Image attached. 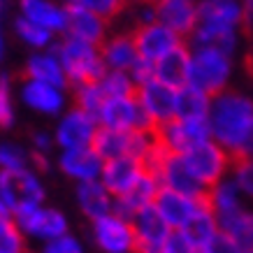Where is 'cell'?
I'll return each instance as SVG.
<instances>
[{
  "mask_svg": "<svg viewBox=\"0 0 253 253\" xmlns=\"http://www.w3.org/2000/svg\"><path fill=\"white\" fill-rule=\"evenodd\" d=\"M2 54H5V38H2V31H0V61H2Z\"/></svg>",
  "mask_w": 253,
  "mask_h": 253,
  "instance_id": "obj_47",
  "label": "cell"
},
{
  "mask_svg": "<svg viewBox=\"0 0 253 253\" xmlns=\"http://www.w3.org/2000/svg\"><path fill=\"white\" fill-rule=\"evenodd\" d=\"M26 253H31V251H26Z\"/></svg>",
  "mask_w": 253,
  "mask_h": 253,
  "instance_id": "obj_52",
  "label": "cell"
},
{
  "mask_svg": "<svg viewBox=\"0 0 253 253\" xmlns=\"http://www.w3.org/2000/svg\"><path fill=\"white\" fill-rule=\"evenodd\" d=\"M75 200H77L79 211L88 218V221H98L102 216L114 214V202L116 198L109 193V188L102 181H84L77 184L75 188Z\"/></svg>",
  "mask_w": 253,
  "mask_h": 253,
  "instance_id": "obj_22",
  "label": "cell"
},
{
  "mask_svg": "<svg viewBox=\"0 0 253 253\" xmlns=\"http://www.w3.org/2000/svg\"><path fill=\"white\" fill-rule=\"evenodd\" d=\"M100 54H102V63H105L107 70H123V72H130V70L135 68V63L139 61L137 42H135L132 31L109 35V38L100 44Z\"/></svg>",
  "mask_w": 253,
  "mask_h": 253,
  "instance_id": "obj_24",
  "label": "cell"
},
{
  "mask_svg": "<svg viewBox=\"0 0 253 253\" xmlns=\"http://www.w3.org/2000/svg\"><path fill=\"white\" fill-rule=\"evenodd\" d=\"M65 35L100 46L109 38V21L84 7L68 5V33Z\"/></svg>",
  "mask_w": 253,
  "mask_h": 253,
  "instance_id": "obj_23",
  "label": "cell"
},
{
  "mask_svg": "<svg viewBox=\"0 0 253 253\" xmlns=\"http://www.w3.org/2000/svg\"><path fill=\"white\" fill-rule=\"evenodd\" d=\"M132 5H135V9H132V31L158 21L156 2H132Z\"/></svg>",
  "mask_w": 253,
  "mask_h": 253,
  "instance_id": "obj_43",
  "label": "cell"
},
{
  "mask_svg": "<svg viewBox=\"0 0 253 253\" xmlns=\"http://www.w3.org/2000/svg\"><path fill=\"white\" fill-rule=\"evenodd\" d=\"M40 253H86V249L82 244V239L75 237L72 232H68V235H63V237L54 239V242L42 244Z\"/></svg>",
  "mask_w": 253,
  "mask_h": 253,
  "instance_id": "obj_41",
  "label": "cell"
},
{
  "mask_svg": "<svg viewBox=\"0 0 253 253\" xmlns=\"http://www.w3.org/2000/svg\"><path fill=\"white\" fill-rule=\"evenodd\" d=\"M14 221L19 223V228L26 235V239H35L40 244L54 242V239L70 232L68 216L63 214L61 209L46 207V205L19 209L14 214Z\"/></svg>",
  "mask_w": 253,
  "mask_h": 253,
  "instance_id": "obj_6",
  "label": "cell"
},
{
  "mask_svg": "<svg viewBox=\"0 0 253 253\" xmlns=\"http://www.w3.org/2000/svg\"><path fill=\"white\" fill-rule=\"evenodd\" d=\"M46 191L40 172L26 168L21 172H0V205L14 216L19 209L44 205Z\"/></svg>",
  "mask_w": 253,
  "mask_h": 253,
  "instance_id": "obj_5",
  "label": "cell"
},
{
  "mask_svg": "<svg viewBox=\"0 0 253 253\" xmlns=\"http://www.w3.org/2000/svg\"><path fill=\"white\" fill-rule=\"evenodd\" d=\"M100 130L98 119L79 107H68L58 116L54 128V142L61 151H75V149H88Z\"/></svg>",
  "mask_w": 253,
  "mask_h": 253,
  "instance_id": "obj_7",
  "label": "cell"
},
{
  "mask_svg": "<svg viewBox=\"0 0 253 253\" xmlns=\"http://www.w3.org/2000/svg\"><path fill=\"white\" fill-rule=\"evenodd\" d=\"M242 28H246L242 0H200L198 26L188 42L191 46H211L235 56L239 49Z\"/></svg>",
  "mask_w": 253,
  "mask_h": 253,
  "instance_id": "obj_2",
  "label": "cell"
},
{
  "mask_svg": "<svg viewBox=\"0 0 253 253\" xmlns=\"http://www.w3.org/2000/svg\"><path fill=\"white\" fill-rule=\"evenodd\" d=\"M198 2L200 0H156L158 21L179 33L181 38H191L198 26Z\"/></svg>",
  "mask_w": 253,
  "mask_h": 253,
  "instance_id": "obj_20",
  "label": "cell"
},
{
  "mask_svg": "<svg viewBox=\"0 0 253 253\" xmlns=\"http://www.w3.org/2000/svg\"><path fill=\"white\" fill-rule=\"evenodd\" d=\"M91 237L102 253H135L137 237L132 221L119 214H107L91 223Z\"/></svg>",
  "mask_w": 253,
  "mask_h": 253,
  "instance_id": "obj_10",
  "label": "cell"
},
{
  "mask_svg": "<svg viewBox=\"0 0 253 253\" xmlns=\"http://www.w3.org/2000/svg\"><path fill=\"white\" fill-rule=\"evenodd\" d=\"M211 95L198 91L193 86L179 88V105H176V119H198L207 121L211 112Z\"/></svg>",
  "mask_w": 253,
  "mask_h": 253,
  "instance_id": "obj_30",
  "label": "cell"
},
{
  "mask_svg": "<svg viewBox=\"0 0 253 253\" xmlns=\"http://www.w3.org/2000/svg\"><path fill=\"white\" fill-rule=\"evenodd\" d=\"M7 7H9V0H0V19L7 14Z\"/></svg>",
  "mask_w": 253,
  "mask_h": 253,
  "instance_id": "obj_46",
  "label": "cell"
},
{
  "mask_svg": "<svg viewBox=\"0 0 253 253\" xmlns=\"http://www.w3.org/2000/svg\"><path fill=\"white\" fill-rule=\"evenodd\" d=\"M102 168H105V161L100 158L93 146L75 149V151H61L58 154V169L68 179H72L75 184L98 181L102 176Z\"/></svg>",
  "mask_w": 253,
  "mask_h": 253,
  "instance_id": "obj_17",
  "label": "cell"
},
{
  "mask_svg": "<svg viewBox=\"0 0 253 253\" xmlns=\"http://www.w3.org/2000/svg\"><path fill=\"white\" fill-rule=\"evenodd\" d=\"M202 253H251V251H246L244 246L235 242L230 235L218 232L207 246H202Z\"/></svg>",
  "mask_w": 253,
  "mask_h": 253,
  "instance_id": "obj_42",
  "label": "cell"
},
{
  "mask_svg": "<svg viewBox=\"0 0 253 253\" xmlns=\"http://www.w3.org/2000/svg\"><path fill=\"white\" fill-rule=\"evenodd\" d=\"M144 172H146V168L139 158L121 156V158H114V161H105L100 181L107 186L114 198H121L123 193H128L132 186L137 184Z\"/></svg>",
  "mask_w": 253,
  "mask_h": 253,
  "instance_id": "obj_18",
  "label": "cell"
},
{
  "mask_svg": "<svg viewBox=\"0 0 253 253\" xmlns=\"http://www.w3.org/2000/svg\"><path fill=\"white\" fill-rule=\"evenodd\" d=\"M251 253H253V239H251Z\"/></svg>",
  "mask_w": 253,
  "mask_h": 253,
  "instance_id": "obj_51",
  "label": "cell"
},
{
  "mask_svg": "<svg viewBox=\"0 0 253 253\" xmlns=\"http://www.w3.org/2000/svg\"><path fill=\"white\" fill-rule=\"evenodd\" d=\"M184 232L200 246V249H202V246H207L209 242L221 232V228H218V218H216V214L211 211V207H209L207 202L198 209V214L193 216L191 221L186 223Z\"/></svg>",
  "mask_w": 253,
  "mask_h": 253,
  "instance_id": "obj_31",
  "label": "cell"
},
{
  "mask_svg": "<svg viewBox=\"0 0 253 253\" xmlns=\"http://www.w3.org/2000/svg\"><path fill=\"white\" fill-rule=\"evenodd\" d=\"M31 146H33V154L49 156V151H51V149L56 146L54 135H49V132H44V130H38L31 137Z\"/></svg>",
  "mask_w": 253,
  "mask_h": 253,
  "instance_id": "obj_44",
  "label": "cell"
},
{
  "mask_svg": "<svg viewBox=\"0 0 253 253\" xmlns=\"http://www.w3.org/2000/svg\"><path fill=\"white\" fill-rule=\"evenodd\" d=\"M105 100H107V95L102 91L100 82H88V84L75 86V107L84 109V112L93 114L95 119H98L100 109L105 105Z\"/></svg>",
  "mask_w": 253,
  "mask_h": 253,
  "instance_id": "obj_34",
  "label": "cell"
},
{
  "mask_svg": "<svg viewBox=\"0 0 253 253\" xmlns=\"http://www.w3.org/2000/svg\"><path fill=\"white\" fill-rule=\"evenodd\" d=\"M31 165V154L14 142L0 144V172H21Z\"/></svg>",
  "mask_w": 253,
  "mask_h": 253,
  "instance_id": "obj_36",
  "label": "cell"
},
{
  "mask_svg": "<svg viewBox=\"0 0 253 253\" xmlns=\"http://www.w3.org/2000/svg\"><path fill=\"white\" fill-rule=\"evenodd\" d=\"M130 2H156V0H130Z\"/></svg>",
  "mask_w": 253,
  "mask_h": 253,
  "instance_id": "obj_49",
  "label": "cell"
},
{
  "mask_svg": "<svg viewBox=\"0 0 253 253\" xmlns=\"http://www.w3.org/2000/svg\"><path fill=\"white\" fill-rule=\"evenodd\" d=\"M244 195L237 188V184L232 181V176H225L218 184H214L207 191V205L211 207V211L216 214V218H223V216L237 214L242 209H246L244 205Z\"/></svg>",
  "mask_w": 253,
  "mask_h": 253,
  "instance_id": "obj_28",
  "label": "cell"
},
{
  "mask_svg": "<svg viewBox=\"0 0 253 253\" xmlns=\"http://www.w3.org/2000/svg\"><path fill=\"white\" fill-rule=\"evenodd\" d=\"M156 137L161 139V144L168 149L169 154L184 156L198 144H202V142H209L211 130H209V121L174 119V121L156 128Z\"/></svg>",
  "mask_w": 253,
  "mask_h": 253,
  "instance_id": "obj_11",
  "label": "cell"
},
{
  "mask_svg": "<svg viewBox=\"0 0 253 253\" xmlns=\"http://www.w3.org/2000/svg\"><path fill=\"white\" fill-rule=\"evenodd\" d=\"M211 139L237 161L253 151V100L244 93L223 91L211 100L209 112Z\"/></svg>",
  "mask_w": 253,
  "mask_h": 253,
  "instance_id": "obj_1",
  "label": "cell"
},
{
  "mask_svg": "<svg viewBox=\"0 0 253 253\" xmlns=\"http://www.w3.org/2000/svg\"><path fill=\"white\" fill-rule=\"evenodd\" d=\"M154 174L158 176L163 188H168V191L184 193V195H191L195 200H207L209 188L191 172V168L184 161V156L168 154V158L163 161V165L156 169Z\"/></svg>",
  "mask_w": 253,
  "mask_h": 253,
  "instance_id": "obj_14",
  "label": "cell"
},
{
  "mask_svg": "<svg viewBox=\"0 0 253 253\" xmlns=\"http://www.w3.org/2000/svg\"><path fill=\"white\" fill-rule=\"evenodd\" d=\"M132 35H135V42H137L139 58L154 63V65L161 61V58H165L168 54H172L174 49L186 44L184 38H181L179 33H174L172 28H168V26L161 21L142 26V28H135Z\"/></svg>",
  "mask_w": 253,
  "mask_h": 253,
  "instance_id": "obj_13",
  "label": "cell"
},
{
  "mask_svg": "<svg viewBox=\"0 0 253 253\" xmlns=\"http://www.w3.org/2000/svg\"><path fill=\"white\" fill-rule=\"evenodd\" d=\"M98 82L107 98H126V95H135L137 93V84H135L132 75L123 72V70H107Z\"/></svg>",
  "mask_w": 253,
  "mask_h": 253,
  "instance_id": "obj_33",
  "label": "cell"
},
{
  "mask_svg": "<svg viewBox=\"0 0 253 253\" xmlns=\"http://www.w3.org/2000/svg\"><path fill=\"white\" fill-rule=\"evenodd\" d=\"M251 156H253V151H251Z\"/></svg>",
  "mask_w": 253,
  "mask_h": 253,
  "instance_id": "obj_53",
  "label": "cell"
},
{
  "mask_svg": "<svg viewBox=\"0 0 253 253\" xmlns=\"http://www.w3.org/2000/svg\"><path fill=\"white\" fill-rule=\"evenodd\" d=\"M232 181L237 184V188L242 191L246 200H253V156H246V158H237L232 163L230 169Z\"/></svg>",
  "mask_w": 253,
  "mask_h": 253,
  "instance_id": "obj_37",
  "label": "cell"
},
{
  "mask_svg": "<svg viewBox=\"0 0 253 253\" xmlns=\"http://www.w3.org/2000/svg\"><path fill=\"white\" fill-rule=\"evenodd\" d=\"M207 200H195L184 193H174L168 188H161L158 198H156L154 207L161 211V216L168 221L172 230H184L186 223L198 214V209L205 205Z\"/></svg>",
  "mask_w": 253,
  "mask_h": 253,
  "instance_id": "obj_19",
  "label": "cell"
},
{
  "mask_svg": "<svg viewBox=\"0 0 253 253\" xmlns=\"http://www.w3.org/2000/svg\"><path fill=\"white\" fill-rule=\"evenodd\" d=\"M135 253H163L161 249H137Z\"/></svg>",
  "mask_w": 253,
  "mask_h": 253,
  "instance_id": "obj_48",
  "label": "cell"
},
{
  "mask_svg": "<svg viewBox=\"0 0 253 253\" xmlns=\"http://www.w3.org/2000/svg\"><path fill=\"white\" fill-rule=\"evenodd\" d=\"M188 72H191V46L188 44H181L154 65V77L172 88L188 86Z\"/></svg>",
  "mask_w": 253,
  "mask_h": 253,
  "instance_id": "obj_27",
  "label": "cell"
},
{
  "mask_svg": "<svg viewBox=\"0 0 253 253\" xmlns=\"http://www.w3.org/2000/svg\"><path fill=\"white\" fill-rule=\"evenodd\" d=\"M51 49H54L56 56L61 58L72 88L79 84L98 82V79L107 72L98 44H91V42H84V40L63 35L61 40H56V44L51 46Z\"/></svg>",
  "mask_w": 253,
  "mask_h": 253,
  "instance_id": "obj_3",
  "label": "cell"
},
{
  "mask_svg": "<svg viewBox=\"0 0 253 253\" xmlns=\"http://www.w3.org/2000/svg\"><path fill=\"white\" fill-rule=\"evenodd\" d=\"M61 2H65V5H68V2H70V0H61Z\"/></svg>",
  "mask_w": 253,
  "mask_h": 253,
  "instance_id": "obj_50",
  "label": "cell"
},
{
  "mask_svg": "<svg viewBox=\"0 0 253 253\" xmlns=\"http://www.w3.org/2000/svg\"><path fill=\"white\" fill-rule=\"evenodd\" d=\"M0 253H26V235L14 216H0Z\"/></svg>",
  "mask_w": 253,
  "mask_h": 253,
  "instance_id": "obj_35",
  "label": "cell"
},
{
  "mask_svg": "<svg viewBox=\"0 0 253 253\" xmlns=\"http://www.w3.org/2000/svg\"><path fill=\"white\" fill-rule=\"evenodd\" d=\"M232 79V56L211 49V46H191V72H188V86L207 95H218L228 91Z\"/></svg>",
  "mask_w": 253,
  "mask_h": 253,
  "instance_id": "obj_4",
  "label": "cell"
},
{
  "mask_svg": "<svg viewBox=\"0 0 253 253\" xmlns=\"http://www.w3.org/2000/svg\"><path fill=\"white\" fill-rule=\"evenodd\" d=\"M26 79H35V82H44V84H54L58 88H70V79L65 75L61 58L56 56L54 49H46V51H35L28 56L26 68H23Z\"/></svg>",
  "mask_w": 253,
  "mask_h": 253,
  "instance_id": "obj_26",
  "label": "cell"
},
{
  "mask_svg": "<svg viewBox=\"0 0 253 253\" xmlns=\"http://www.w3.org/2000/svg\"><path fill=\"white\" fill-rule=\"evenodd\" d=\"M65 88H58L54 84L23 79L19 88V98L26 107L42 116H61L68 109V95Z\"/></svg>",
  "mask_w": 253,
  "mask_h": 253,
  "instance_id": "obj_15",
  "label": "cell"
},
{
  "mask_svg": "<svg viewBox=\"0 0 253 253\" xmlns=\"http://www.w3.org/2000/svg\"><path fill=\"white\" fill-rule=\"evenodd\" d=\"M132 146V130H114V128H102L93 139V149L98 151L102 161H114L121 156H130Z\"/></svg>",
  "mask_w": 253,
  "mask_h": 253,
  "instance_id": "obj_29",
  "label": "cell"
},
{
  "mask_svg": "<svg viewBox=\"0 0 253 253\" xmlns=\"http://www.w3.org/2000/svg\"><path fill=\"white\" fill-rule=\"evenodd\" d=\"M184 161H186V165L191 168L193 174L198 176L207 188H211V186L218 184L221 179L230 176L235 158H232L218 142L209 139V142H202V144H198L195 149H191L188 154H184Z\"/></svg>",
  "mask_w": 253,
  "mask_h": 253,
  "instance_id": "obj_8",
  "label": "cell"
},
{
  "mask_svg": "<svg viewBox=\"0 0 253 253\" xmlns=\"http://www.w3.org/2000/svg\"><path fill=\"white\" fill-rule=\"evenodd\" d=\"M161 181H158V176L151 174V172H144L142 179H139L137 184L132 186L128 193H123L121 198H116L114 202V214L123 216V218H132V216L142 211V209L151 207L158 198V193H161Z\"/></svg>",
  "mask_w": 253,
  "mask_h": 253,
  "instance_id": "obj_21",
  "label": "cell"
},
{
  "mask_svg": "<svg viewBox=\"0 0 253 253\" xmlns=\"http://www.w3.org/2000/svg\"><path fill=\"white\" fill-rule=\"evenodd\" d=\"M98 123L102 128L114 130H156V126L139 105L137 95L107 98L98 114Z\"/></svg>",
  "mask_w": 253,
  "mask_h": 253,
  "instance_id": "obj_9",
  "label": "cell"
},
{
  "mask_svg": "<svg viewBox=\"0 0 253 253\" xmlns=\"http://www.w3.org/2000/svg\"><path fill=\"white\" fill-rule=\"evenodd\" d=\"M130 75H132V79H135V84H137V86L146 84V82H151V79H156L154 77V63L139 58V61L135 63V68L130 70Z\"/></svg>",
  "mask_w": 253,
  "mask_h": 253,
  "instance_id": "obj_45",
  "label": "cell"
},
{
  "mask_svg": "<svg viewBox=\"0 0 253 253\" xmlns=\"http://www.w3.org/2000/svg\"><path fill=\"white\" fill-rule=\"evenodd\" d=\"M19 16L51 31L56 38L68 33V5L61 0H19Z\"/></svg>",
  "mask_w": 253,
  "mask_h": 253,
  "instance_id": "obj_16",
  "label": "cell"
},
{
  "mask_svg": "<svg viewBox=\"0 0 253 253\" xmlns=\"http://www.w3.org/2000/svg\"><path fill=\"white\" fill-rule=\"evenodd\" d=\"M137 100L146 116L151 119L156 128H161L165 123L176 119V105H179V88L163 84L158 79H151L146 84L137 86Z\"/></svg>",
  "mask_w": 253,
  "mask_h": 253,
  "instance_id": "obj_12",
  "label": "cell"
},
{
  "mask_svg": "<svg viewBox=\"0 0 253 253\" xmlns=\"http://www.w3.org/2000/svg\"><path fill=\"white\" fill-rule=\"evenodd\" d=\"M130 221L135 237H137V249H161L165 244V239L169 237V232H172L168 221L163 218L161 211L154 205L137 211Z\"/></svg>",
  "mask_w": 253,
  "mask_h": 253,
  "instance_id": "obj_25",
  "label": "cell"
},
{
  "mask_svg": "<svg viewBox=\"0 0 253 253\" xmlns=\"http://www.w3.org/2000/svg\"><path fill=\"white\" fill-rule=\"evenodd\" d=\"M161 251L163 253H202V249L184 230H172L169 237L165 239V244L161 246Z\"/></svg>",
  "mask_w": 253,
  "mask_h": 253,
  "instance_id": "obj_40",
  "label": "cell"
},
{
  "mask_svg": "<svg viewBox=\"0 0 253 253\" xmlns=\"http://www.w3.org/2000/svg\"><path fill=\"white\" fill-rule=\"evenodd\" d=\"M126 2L128 0H70L68 5H77V7H84L93 14L102 16V19H114L126 9Z\"/></svg>",
  "mask_w": 253,
  "mask_h": 253,
  "instance_id": "obj_39",
  "label": "cell"
},
{
  "mask_svg": "<svg viewBox=\"0 0 253 253\" xmlns=\"http://www.w3.org/2000/svg\"><path fill=\"white\" fill-rule=\"evenodd\" d=\"M14 35L33 51H46V49H51L56 44L54 33L38 26V23L28 21V19H23V16L14 19Z\"/></svg>",
  "mask_w": 253,
  "mask_h": 253,
  "instance_id": "obj_32",
  "label": "cell"
},
{
  "mask_svg": "<svg viewBox=\"0 0 253 253\" xmlns=\"http://www.w3.org/2000/svg\"><path fill=\"white\" fill-rule=\"evenodd\" d=\"M14 121H16V107H14L12 79L7 75H0V128H12Z\"/></svg>",
  "mask_w": 253,
  "mask_h": 253,
  "instance_id": "obj_38",
  "label": "cell"
}]
</instances>
